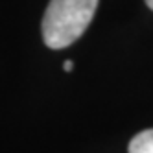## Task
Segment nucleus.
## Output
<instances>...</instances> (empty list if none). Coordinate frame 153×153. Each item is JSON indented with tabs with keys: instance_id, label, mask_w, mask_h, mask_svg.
<instances>
[{
	"instance_id": "f257e3e1",
	"label": "nucleus",
	"mask_w": 153,
	"mask_h": 153,
	"mask_svg": "<svg viewBox=\"0 0 153 153\" xmlns=\"http://www.w3.org/2000/svg\"><path fill=\"white\" fill-rule=\"evenodd\" d=\"M98 0H50L42 17V41L48 48L61 50L76 42L89 28Z\"/></svg>"
},
{
	"instance_id": "f03ea898",
	"label": "nucleus",
	"mask_w": 153,
	"mask_h": 153,
	"mask_svg": "<svg viewBox=\"0 0 153 153\" xmlns=\"http://www.w3.org/2000/svg\"><path fill=\"white\" fill-rule=\"evenodd\" d=\"M127 151L129 153H153V129H146L135 135L127 146Z\"/></svg>"
},
{
	"instance_id": "7ed1b4c3",
	"label": "nucleus",
	"mask_w": 153,
	"mask_h": 153,
	"mask_svg": "<svg viewBox=\"0 0 153 153\" xmlns=\"http://www.w3.org/2000/svg\"><path fill=\"white\" fill-rule=\"evenodd\" d=\"M63 68H65V72H72V68H74V61L67 59V61L63 63Z\"/></svg>"
},
{
	"instance_id": "20e7f679",
	"label": "nucleus",
	"mask_w": 153,
	"mask_h": 153,
	"mask_svg": "<svg viewBox=\"0 0 153 153\" xmlns=\"http://www.w3.org/2000/svg\"><path fill=\"white\" fill-rule=\"evenodd\" d=\"M146 4H148V6H149L151 9H153V0H146Z\"/></svg>"
}]
</instances>
